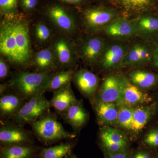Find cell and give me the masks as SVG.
Segmentation results:
<instances>
[{"mask_svg":"<svg viewBox=\"0 0 158 158\" xmlns=\"http://www.w3.org/2000/svg\"><path fill=\"white\" fill-rule=\"evenodd\" d=\"M130 157H131V153L127 150L122 152L110 155L107 158H130Z\"/></svg>","mask_w":158,"mask_h":158,"instance_id":"37","label":"cell"},{"mask_svg":"<svg viewBox=\"0 0 158 158\" xmlns=\"http://www.w3.org/2000/svg\"><path fill=\"white\" fill-rule=\"evenodd\" d=\"M56 50L59 61L63 64H67L71 60V52L67 44L61 40L56 43Z\"/></svg>","mask_w":158,"mask_h":158,"instance_id":"30","label":"cell"},{"mask_svg":"<svg viewBox=\"0 0 158 158\" xmlns=\"http://www.w3.org/2000/svg\"><path fill=\"white\" fill-rule=\"evenodd\" d=\"M144 142L152 148H158V127L150 130L144 137Z\"/></svg>","mask_w":158,"mask_h":158,"instance_id":"31","label":"cell"},{"mask_svg":"<svg viewBox=\"0 0 158 158\" xmlns=\"http://www.w3.org/2000/svg\"><path fill=\"white\" fill-rule=\"evenodd\" d=\"M74 81L80 91L86 96L92 97L95 94L98 79L93 73L86 70L80 71L75 75Z\"/></svg>","mask_w":158,"mask_h":158,"instance_id":"17","label":"cell"},{"mask_svg":"<svg viewBox=\"0 0 158 158\" xmlns=\"http://www.w3.org/2000/svg\"><path fill=\"white\" fill-rule=\"evenodd\" d=\"M156 112V102L149 106L134 109L132 123L130 130L134 133L140 132L145 127Z\"/></svg>","mask_w":158,"mask_h":158,"instance_id":"18","label":"cell"},{"mask_svg":"<svg viewBox=\"0 0 158 158\" xmlns=\"http://www.w3.org/2000/svg\"><path fill=\"white\" fill-rule=\"evenodd\" d=\"M131 81L138 88L148 89L158 84V75L150 72L135 70L129 74Z\"/></svg>","mask_w":158,"mask_h":158,"instance_id":"22","label":"cell"},{"mask_svg":"<svg viewBox=\"0 0 158 158\" xmlns=\"http://www.w3.org/2000/svg\"><path fill=\"white\" fill-rule=\"evenodd\" d=\"M13 25L19 63L21 64L27 61L31 53L28 30L27 26L22 23L14 24Z\"/></svg>","mask_w":158,"mask_h":158,"instance_id":"14","label":"cell"},{"mask_svg":"<svg viewBox=\"0 0 158 158\" xmlns=\"http://www.w3.org/2000/svg\"><path fill=\"white\" fill-rule=\"evenodd\" d=\"M73 144L64 142L40 150L37 158H67L72 154Z\"/></svg>","mask_w":158,"mask_h":158,"instance_id":"24","label":"cell"},{"mask_svg":"<svg viewBox=\"0 0 158 158\" xmlns=\"http://www.w3.org/2000/svg\"><path fill=\"white\" fill-rule=\"evenodd\" d=\"M36 34L38 39L44 41L48 39L50 36V31L45 25L40 23L36 27Z\"/></svg>","mask_w":158,"mask_h":158,"instance_id":"32","label":"cell"},{"mask_svg":"<svg viewBox=\"0 0 158 158\" xmlns=\"http://www.w3.org/2000/svg\"><path fill=\"white\" fill-rule=\"evenodd\" d=\"M18 0H0L1 10L9 11L13 10L17 6Z\"/></svg>","mask_w":158,"mask_h":158,"instance_id":"33","label":"cell"},{"mask_svg":"<svg viewBox=\"0 0 158 158\" xmlns=\"http://www.w3.org/2000/svg\"><path fill=\"white\" fill-rule=\"evenodd\" d=\"M72 76L73 72L70 70L57 74L51 77L47 90L55 91L64 88L70 83Z\"/></svg>","mask_w":158,"mask_h":158,"instance_id":"26","label":"cell"},{"mask_svg":"<svg viewBox=\"0 0 158 158\" xmlns=\"http://www.w3.org/2000/svg\"><path fill=\"white\" fill-rule=\"evenodd\" d=\"M105 32L108 36L117 38H127L137 34L132 22L121 17L106 27Z\"/></svg>","mask_w":158,"mask_h":158,"instance_id":"16","label":"cell"},{"mask_svg":"<svg viewBox=\"0 0 158 158\" xmlns=\"http://www.w3.org/2000/svg\"><path fill=\"white\" fill-rule=\"evenodd\" d=\"M9 68L6 62L1 59L0 61V78L5 79L8 76Z\"/></svg>","mask_w":158,"mask_h":158,"instance_id":"35","label":"cell"},{"mask_svg":"<svg viewBox=\"0 0 158 158\" xmlns=\"http://www.w3.org/2000/svg\"><path fill=\"white\" fill-rule=\"evenodd\" d=\"M22 6L27 10L34 9L37 4V0H21Z\"/></svg>","mask_w":158,"mask_h":158,"instance_id":"36","label":"cell"},{"mask_svg":"<svg viewBox=\"0 0 158 158\" xmlns=\"http://www.w3.org/2000/svg\"><path fill=\"white\" fill-rule=\"evenodd\" d=\"M61 115L64 121L70 125L75 131L81 128L88 118V113L78 100Z\"/></svg>","mask_w":158,"mask_h":158,"instance_id":"12","label":"cell"},{"mask_svg":"<svg viewBox=\"0 0 158 158\" xmlns=\"http://www.w3.org/2000/svg\"><path fill=\"white\" fill-rule=\"evenodd\" d=\"M152 63L153 67L158 69V42L155 44L152 49Z\"/></svg>","mask_w":158,"mask_h":158,"instance_id":"34","label":"cell"},{"mask_svg":"<svg viewBox=\"0 0 158 158\" xmlns=\"http://www.w3.org/2000/svg\"><path fill=\"white\" fill-rule=\"evenodd\" d=\"M152 49L142 43H137L127 49L122 65L133 67L146 64L152 61Z\"/></svg>","mask_w":158,"mask_h":158,"instance_id":"5","label":"cell"},{"mask_svg":"<svg viewBox=\"0 0 158 158\" xmlns=\"http://www.w3.org/2000/svg\"><path fill=\"white\" fill-rule=\"evenodd\" d=\"M39 148L32 144L0 147V158H37Z\"/></svg>","mask_w":158,"mask_h":158,"instance_id":"10","label":"cell"},{"mask_svg":"<svg viewBox=\"0 0 158 158\" xmlns=\"http://www.w3.org/2000/svg\"><path fill=\"white\" fill-rule=\"evenodd\" d=\"M132 23L137 34L147 36L158 33V17L143 15L135 19Z\"/></svg>","mask_w":158,"mask_h":158,"instance_id":"21","label":"cell"},{"mask_svg":"<svg viewBox=\"0 0 158 158\" xmlns=\"http://www.w3.org/2000/svg\"><path fill=\"white\" fill-rule=\"evenodd\" d=\"M34 144V138L29 131L15 123H5L0 127V146Z\"/></svg>","mask_w":158,"mask_h":158,"instance_id":"4","label":"cell"},{"mask_svg":"<svg viewBox=\"0 0 158 158\" xmlns=\"http://www.w3.org/2000/svg\"><path fill=\"white\" fill-rule=\"evenodd\" d=\"M67 158H77L76 156H75L73 154H71Z\"/></svg>","mask_w":158,"mask_h":158,"instance_id":"40","label":"cell"},{"mask_svg":"<svg viewBox=\"0 0 158 158\" xmlns=\"http://www.w3.org/2000/svg\"><path fill=\"white\" fill-rule=\"evenodd\" d=\"M134 109L123 106L118 110L117 122L121 127L124 129L131 130Z\"/></svg>","mask_w":158,"mask_h":158,"instance_id":"27","label":"cell"},{"mask_svg":"<svg viewBox=\"0 0 158 158\" xmlns=\"http://www.w3.org/2000/svg\"><path fill=\"white\" fill-rule=\"evenodd\" d=\"M37 138L44 144H52L63 139H73L75 134L69 132L56 117L47 113L36 121L31 123Z\"/></svg>","mask_w":158,"mask_h":158,"instance_id":"1","label":"cell"},{"mask_svg":"<svg viewBox=\"0 0 158 158\" xmlns=\"http://www.w3.org/2000/svg\"><path fill=\"white\" fill-rule=\"evenodd\" d=\"M106 47L104 40L101 37H92L84 44L82 48V56L88 62H94L101 57Z\"/></svg>","mask_w":158,"mask_h":158,"instance_id":"19","label":"cell"},{"mask_svg":"<svg viewBox=\"0 0 158 158\" xmlns=\"http://www.w3.org/2000/svg\"><path fill=\"white\" fill-rule=\"evenodd\" d=\"M25 101L17 94H6L0 98V116L3 118H12Z\"/></svg>","mask_w":158,"mask_h":158,"instance_id":"13","label":"cell"},{"mask_svg":"<svg viewBox=\"0 0 158 158\" xmlns=\"http://www.w3.org/2000/svg\"><path fill=\"white\" fill-rule=\"evenodd\" d=\"M155 158H158V156H156Z\"/></svg>","mask_w":158,"mask_h":158,"instance_id":"42","label":"cell"},{"mask_svg":"<svg viewBox=\"0 0 158 158\" xmlns=\"http://www.w3.org/2000/svg\"><path fill=\"white\" fill-rule=\"evenodd\" d=\"M52 77L44 73H22L18 74L11 82V86L25 101L47 90Z\"/></svg>","mask_w":158,"mask_h":158,"instance_id":"2","label":"cell"},{"mask_svg":"<svg viewBox=\"0 0 158 158\" xmlns=\"http://www.w3.org/2000/svg\"><path fill=\"white\" fill-rule=\"evenodd\" d=\"M133 158H151L150 155L145 152H141L136 153Z\"/></svg>","mask_w":158,"mask_h":158,"instance_id":"38","label":"cell"},{"mask_svg":"<svg viewBox=\"0 0 158 158\" xmlns=\"http://www.w3.org/2000/svg\"><path fill=\"white\" fill-rule=\"evenodd\" d=\"M116 17L115 11L108 9H90L85 13L86 22L93 28L106 27L116 19Z\"/></svg>","mask_w":158,"mask_h":158,"instance_id":"11","label":"cell"},{"mask_svg":"<svg viewBox=\"0 0 158 158\" xmlns=\"http://www.w3.org/2000/svg\"><path fill=\"white\" fill-rule=\"evenodd\" d=\"M94 109L99 121L106 123H112L117 122L118 110L114 103L95 102Z\"/></svg>","mask_w":158,"mask_h":158,"instance_id":"20","label":"cell"},{"mask_svg":"<svg viewBox=\"0 0 158 158\" xmlns=\"http://www.w3.org/2000/svg\"><path fill=\"white\" fill-rule=\"evenodd\" d=\"M77 101L69 83L64 88L54 92L50 103L51 106L55 109L56 112L62 114Z\"/></svg>","mask_w":158,"mask_h":158,"instance_id":"15","label":"cell"},{"mask_svg":"<svg viewBox=\"0 0 158 158\" xmlns=\"http://www.w3.org/2000/svg\"><path fill=\"white\" fill-rule=\"evenodd\" d=\"M0 51L1 54L11 61L20 64L13 24H8L2 28L0 34Z\"/></svg>","mask_w":158,"mask_h":158,"instance_id":"7","label":"cell"},{"mask_svg":"<svg viewBox=\"0 0 158 158\" xmlns=\"http://www.w3.org/2000/svg\"><path fill=\"white\" fill-rule=\"evenodd\" d=\"M158 109V105L156 104V109Z\"/></svg>","mask_w":158,"mask_h":158,"instance_id":"41","label":"cell"},{"mask_svg":"<svg viewBox=\"0 0 158 158\" xmlns=\"http://www.w3.org/2000/svg\"><path fill=\"white\" fill-rule=\"evenodd\" d=\"M35 59L36 65L38 68L46 69L50 67L52 62V53L49 50H42L38 52Z\"/></svg>","mask_w":158,"mask_h":158,"instance_id":"29","label":"cell"},{"mask_svg":"<svg viewBox=\"0 0 158 158\" xmlns=\"http://www.w3.org/2000/svg\"><path fill=\"white\" fill-rule=\"evenodd\" d=\"M123 84V101L129 106L147 104L153 101L151 97L142 92L136 85L126 79H122Z\"/></svg>","mask_w":158,"mask_h":158,"instance_id":"8","label":"cell"},{"mask_svg":"<svg viewBox=\"0 0 158 158\" xmlns=\"http://www.w3.org/2000/svg\"><path fill=\"white\" fill-rule=\"evenodd\" d=\"M99 138L106 139L113 143L128 145V141L124 134L119 130L104 127L101 128Z\"/></svg>","mask_w":158,"mask_h":158,"instance_id":"25","label":"cell"},{"mask_svg":"<svg viewBox=\"0 0 158 158\" xmlns=\"http://www.w3.org/2000/svg\"><path fill=\"white\" fill-rule=\"evenodd\" d=\"M59 1L69 3V4H77L82 2L84 0H59Z\"/></svg>","mask_w":158,"mask_h":158,"instance_id":"39","label":"cell"},{"mask_svg":"<svg viewBox=\"0 0 158 158\" xmlns=\"http://www.w3.org/2000/svg\"><path fill=\"white\" fill-rule=\"evenodd\" d=\"M48 14L52 20L60 28L66 31L73 30V20L62 7L52 6L49 9Z\"/></svg>","mask_w":158,"mask_h":158,"instance_id":"23","label":"cell"},{"mask_svg":"<svg viewBox=\"0 0 158 158\" xmlns=\"http://www.w3.org/2000/svg\"><path fill=\"white\" fill-rule=\"evenodd\" d=\"M98 101L111 103L122 101V80L114 76H110L106 78L100 90Z\"/></svg>","mask_w":158,"mask_h":158,"instance_id":"6","label":"cell"},{"mask_svg":"<svg viewBox=\"0 0 158 158\" xmlns=\"http://www.w3.org/2000/svg\"><path fill=\"white\" fill-rule=\"evenodd\" d=\"M154 0H121L122 4L125 9L134 11H140L146 9Z\"/></svg>","mask_w":158,"mask_h":158,"instance_id":"28","label":"cell"},{"mask_svg":"<svg viewBox=\"0 0 158 158\" xmlns=\"http://www.w3.org/2000/svg\"><path fill=\"white\" fill-rule=\"evenodd\" d=\"M127 49L120 44H113L106 47L101 56L103 68L109 69L122 64Z\"/></svg>","mask_w":158,"mask_h":158,"instance_id":"9","label":"cell"},{"mask_svg":"<svg viewBox=\"0 0 158 158\" xmlns=\"http://www.w3.org/2000/svg\"><path fill=\"white\" fill-rule=\"evenodd\" d=\"M51 107L50 101L46 98L44 93L39 94L25 102L12 119L20 126L31 124L48 113Z\"/></svg>","mask_w":158,"mask_h":158,"instance_id":"3","label":"cell"}]
</instances>
